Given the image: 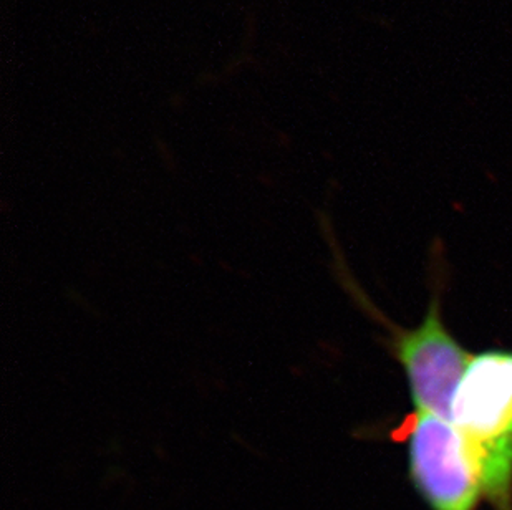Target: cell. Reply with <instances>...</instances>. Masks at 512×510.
<instances>
[{
  "mask_svg": "<svg viewBox=\"0 0 512 510\" xmlns=\"http://www.w3.org/2000/svg\"><path fill=\"white\" fill-rule=\"evenodd\" d=\"M408 426V467L431 510H476L483 482L468 446L448 419L416 413Z\"/></svg>",
  "mask_w": 512,
  "mask_h": 510,
  "instance_id": "1",
  "label": "cell"
},
{
  "mask_svg": "<svg viewBox=\"0 0 512 510\" xmlns=\"http://www.w3.org/2000/svg\"><path fill=\"white\" fill-rule=\"evenodd\" d=\"M392 350L405 371L416 413H431L451 421L456 390L473 355L448 332L438 299L431 300L418 327L395 332Z\"/></svg>",
  "mask_w": 512,
  "mask_h": 510,
  "instance_id": "2",
  "label": "cell"
},
{
  "mask_svg": "<svg viewBox=\"0 0 512 510\" xmlns=\"http://www.w3.org/2000/svg\"><path fill=\"white\" fill-rule=\"evenodd\" d=\"M451 423L473 446L512 443V352L473 357L456 390Z\"/></svg>",
  "mask_w": 512,
  "mask_h": 510,
  "instance_id": "3",
  "label": "cell"
}]
</instances>
